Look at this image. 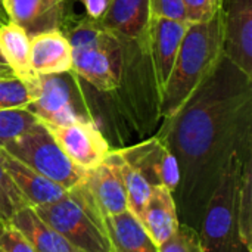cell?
Here are the masks:
<instances>
[{"instance_id":"1","label":"cell","mask_w":252,"mask_h":252,"mask_svg":"<svg viewBox=\"0 0 252 252\" xmlns=\"http://www.w3.org/2000/svg\"><path fill=\"white\" fill-rule=\"evenodd\" d=\"M157 136L177 161L179 220L198 232L227 167L252 157V77L223 55L188 102L162 120Z\"/></svg>"},{"instance_id":"2","label":"cell","mask_w":252,"mask_h":252,"mask_svg":"<svg viewBox=\"0 0 252 252\" xmlns=\"http://www.w3.org/2000/svg\"><path fill=\"white\" fill-rule=\"evenodd\" d=\"M223 46L221 10L205 22L189 24L161 93V121L174 115L210 75L224 55Z\"/></svg>"},{"instance_id":"3","label":"cell","mask_w":252,"mask_h":252,"mask_svg":"<svg viewBox=\"0 0 252 252\" xmlns=\"http://www.w3.org/2000/svg\"><path fill=\"white\" fill-rule=\"evenodd\" d=\"M59 30L71 44L72 71L96 92L112 94L123 68L120 40L87 15L63 16Z\"/></svg>"},{"instance_id":"4","label":"cell","mask_w":252,"mask_h":252,"mask_svg":"<svg viewBox=\"0 0 252 252\" xmlns=\"http://www.w3.org/2000/svg\"><path fill=\"white\" fill-rule=\"evenodd\" d=\"M34 210L77 251L111 252L105 217L84 182L69 189L62 199Z\"/></svg>"},{"instance_id":"5","label":"cell","mask_w":252,"mask_h":252,"mask_svg":"<svg viewBox=\"0 0 252 252\" xmlns=\"http://www.w3.org/2000/svg\"><path fill=\"white\" fill-rule=\"evenodd\" d=\"M31 103L27 106L37 120L49 126L71 123H94L99 117L87 97L83 80L71 69L68 72L37 75L28 84Z\"/></svg>"},{"instance_id":"6","label":"cell","mask_w":252,"mask_h":252,"mask_svg":"<svg viewBox=\"0 0 252 252\" xmlns=\"http://www.w3.org/2000/svg\"><path fill=\"white\" fill-rule=\"evenodd\" d=\"M251 159L232 162L205 205L198 230L205 252H248L238 233V190L242 170Z\"/></svg>"},{"instance_id":"7","label":"cell","mask_w":252,"mask_h":252,"mask_svg":"<svg viewBox=\"0 0 252 252\" xmlns=\"http://www.w3.org/2000/svg\"><path fill=\"white\" fill-rule=\"evenodd\" d=\"M0 149L68 190L84 182L86 171L68 159L47 127L40 121Z\"/></svg>"},{"instance_id":"8","label":"cell","mask_w":252,"mask_h":252,"mask_svg":"<svg viewBox=\"0 0 252 252\" xmlns=\"http://www.w3.org/2000/svg\"><path fill=\"white\" fill-rule=\"evenodd\" d=\"M44 126L68 159L83 171L93 170L102 164L112 151L109 140L94 123Z\"/></svg>"},{"instance_id":"9","label":"cell","mask_w":252,"mask_h":252,"mask_svg":"<svg viewBox=\"0 0 252 252\" xmlns=\"http://www.w3.org/2000/svg\"><path fill=\"white\" fill-rule=\"evenodd\" d=\"M123 159L134 167L151 186H162L174 193L180 174L177 161L168 146L157 136H151L127 148H118Z\"/></svg>"},{"instance_id":"10","label":"cell","mask_w":252,"mask_h":252,"mask_svg":"<svg viewBox=\"0 0 252 252\" xmlns=\"http://www.w3.org/2000/svg\"><path fill=\"white\" fill-rule=\"evenodd\" d=\"M224 55L252 77V0H223Z\"/></svg>"},{"instance_id":"11","label":"cell","mask_w":252,"mask_h":252,"mask_svg":"<svg viewBox=\"0 0 252 252\" xmlns=\"http://www.w3.org/2000/svg\"><path fill=\"white\" fill-rule=\"evenodd\" d=\"M84 183L103 217L128 210L127 192L114 149L102 164L86 171Z\"/></svg>"},{"instance_id":"12","label":"cell","mask_w":252,"mask_h":252,"mask_svg":"<svg viewBox=\"0 0 252 252\" xmlns=\"http://www.w3.org/2000/svg\"><path fill=\"white\" fill-rule=\"evenodd\" d=\"M190 22L173 21L165 18H151L149 49L159 94L173 69L180 43Z\"/></svg>"},{"instance_id":"13","label":"cell","mask_w":252,"mask_h":252,"mask_svg":"<svg viewBox=\"0 0 252 252\" xmlns=\"http://www.w3.org/2000/svg\"><path fill=\"white\" fill-rule=\"evenodd\" d=\"M0 164L9 174L10 180L13 182L28 207L37 208L41 205L53 204L62 199L68 192V189L27 167L25 164L9 155L4 149H0Z\"/></svg>"},{"instance_id":"14","label":"cell","mask_w":252,"mask_h":252,"mask_svg":"<svg viewBox=\"0 0 252 252\" xmlns=\"http://www.w3.org/2000/svg\"><path fill=\"white\" fill-rule=\"evenodd\" d=\"M100 25L118 40H146L149 37V0H111Z\"/></svg>"},{"instance_id":"15","label":"cell","mask_w":252,"mask_h":252,"mask_svg":"<svg viewBox=\"0 0 252 252\" xmlns=\"http://www.w3.org/2000/svg\"><path fill=\"white\" fill-rule=\"evenodd\" d=\"M30 55L35 75L61 74L72 69L71 44L59 28L31 35Z\"/></svg>"},{"instance_id":"16","label":"cell","mask_w":252,"mask_h":252,"mask_svg":"<svg viewBox=\"0 0 252 252\" xmlns=\"http://www.w3.org/2000/svg\"><path fill=\"white\" fill-rule=\"evenodd\" d=\"M7 19L21 27L30 37L61 28L63 19V3L61 0H1Z\"/></svg>"},{"instance_id":"17","label":"cell","mask_w":252,"mask_h":252,"mask_svg":"<svg viewBox=\"0 0 252 252\" xmlns=\"http://www.w3.org/2000/svg\"><path fill=\"white\" fill-rule=\"evenodd\" d=\"M139 220L158 247L167 242L180 224L173 192L162 186H152L151 196Z\"/></svg>"},{"instance_id":"18","label":"cell","mask_w":252,"mask_h":252,"mask_svg":"<svg viewBox=\"0 0 252 252\" xmlns=\"http://www.w3.org/2000/svg\"><path fill=\"white\" fill-rule=\"evenodd\" d=\"M111 252H159L158 245L143 229L140 220L128 210L105 217Z\"/></svg>"},{"instance_id":"19","label":"cell","mask_w":252,"mask_h":252,"mask_svg":"<svg viewBox=\"0 0 252 252\" xmlns=\"http://www.w3.org/2000/svg\"><path fill=\"white\" fill-rule=\"evenodd\" d=\"M9 223L24 233L34 252H80L49 226L32 207H24L19 210Z\"/></svg>"},{"instance_id":"20","label":"cell","mask_w":252,"mask_h":252,"mask_svg":"<svg viewBox=\"0 0 252 252\" xmlns=\"http://www.w3.org/2000/svg\"><path fill=\"white\" fill-rule=\"evenodd\" d=\"M0 53L12 74L27 86L37 78L31 66L30 35L10 21L0 27Z\"/></svg>"},{"instance_id":"21","label":"cell","mask_w":252,"mask_h":252,"mask_svg":"<svg viewBox=\"0 0 252 252\" xmlns=\"http://www.w3.org/2000/svg\"><path fill=\"white\" fill-rule=\"evenodd\" d=\"M114 152H115L117 162H118V167H120V171H121V176L124 180V186H126L128 211L139 219L149 196H151L152 186L134 167H131L130 164H127L123 159V157L118 154L117 149H114Z\"/></svg>"},{"instance_id":"22","label":"cell","mask_w":252,"mask_h":252,"mask_svg":"<svg viewBox=\"0 0 252 252\" xmlns=\"http://www.w3.org/2000/svg\"><path fill=\"white\" fill-rule=\"evenodd\" d=\"M238 233L242 247L251 252L252 241V159L242 170L238 190Z\"/></svg>"},{"instance_id":"23","label":"cell","mask_w":252,"mask_h":252,"mask_svg":"<svg viewBox=\"0 0 252 252\" xmlns=\"http://www.w3.org/2000/svg\"><path fill=\"white\" fill-rule=\"evenodd\" d=\"M37 117L27 108H13L0 111V148L18 139L37 123Z\"/></svg>"},{"instance_id":"24","label":"cell","mask_w":252,"mask_h":252,"mask_svg":"<svg viewBox=\"0 0 252 252\" xmlns=\"http://www.w3.org/2000/svg\"><path fill=\"white\" fill-rule=\"evenodd\" d=\"M31 103L28 86L15 75L0 77V111L27 108Z\"/></svg>"},{"instance_id":"25","label":"cell","mask_w":252,"mask_h":252,"mask_svg":"<svg viewBox=\"0 0 252 252\" xmlns=\"http://www.w3.org/2000/svg\"><path fill=\"white\" fill-rule=\"evenodd\" d=\"M24 207H28L9 174L0 164V223H7Z\"/></svg>"},{"instance_id":"26","label":"cell","mask_w":252,"mask_h":252,"mask_svg":"<svg viewBox=\"0 0 252 252\" xmlns=\"http://www.w3.org/2000/svg\"><path fill=\"white\" fill-rule=\"evenodd\" d=\"M158 248L159 252H205L199 233L185 223H180L177 232Z\"/></svg>"},{"instance_id":"27","label":"cell","mask_w":252,"mask_h":252,"mask_svg":"<svg viewBox=\"0 0 252 252\" xmlns=\"http://www.w3.org/2000/svg\"><path fill=\"white\" fill-rule=\"evenodd\" d=\"M0 252H34L32 247L12 223L0 224Z\"/></svg>"},{"instance_id":"28","label":"cell","mask_w":252,"mask_h":252,"mask_svg":"<svg viewBox=\"0 0 252 252\" xmlns=\"http://www.w3.org/2000/svg\"><path fill=\"white\" fill-rule=\"evenodd\" d=\"M186 16L190 24L205 22L221 10L223 0H183Z\"/></svg>"},{"instance_id":"29","label":"cell","mask_w":252,"mask_h":252,"mask_svg":"<svg viewBox=\"0 0 252 252\" xmlns=\"http://www.w3.org/2000/svg\"><path fill=\"white\" fill-rule=\"evenodd\" d=\"M149 10L151 18L188 21L183 0H149Z\"/></svg>"},{"instance_id":"30","label":"cell","mask_w":252,"mask_h":252,"mask_svg":"<svg viewBox=\"0 0 252 252\" xmlns=\"http://www.w3.org/2000/svg\"><path fill=\"white\" fill-rule=\"evenodd\" d=\"M81 1L84 4L86 15L93 19H97V21L105 15L108 6L111 3V0H81Z\"/></svg>"},{"instance_id":"31","label":"cell","mask_w":252,"mask_h":252,"mask_svg":"<svg viewBox=\"0 0 252 252\" xmlns=\"http://www.w3.org/2000/svg\"><path fill=\"white\" fill-rule=\"evenodd\" d=\"M6 75H13L12 71L7 66H1L0 65V77H6Z\"/></svg>"},{"instance_id":"32","label":"cell","mask_w":252,"mask_h":252,"mask_svg":"<svg viewBox=\"0 0 252 252\" xmlns=\"http://www.w3.org/2000/svg\"><path fill=\"white\" fill-rule=\"evenodd\" d=\"M7 21H9V19H7V16H6V15H4V13H3V15H1V13H0V27H1V25H3V24H6V22H7Z\"/></svg>"},{"instance_id":"33","label":"cell","mask_w":252,"mask_h":252,"mask_svg":"<svg viewBox=\"0 0 252 252\" xmlns=\"http://www.w3.org/2000/svg\"><path fill=\"white\" fill-rule=\"evenodd\" d=\"M0 65H1V66H7L6 62H4V59H3V56H1V53H0ZM7 68H9V66H7Z\"/></svg>"},{"instance_id":"34","label":"cell","mask_w":252,"mask_h":252,"mask_svg":"<svg viewBox=\"0 0 252 252\" xmlns=\"http://www.w3.org/2000/svg\"><path fill=\"white\" fill-rule=\"evenodd\" d=\"M66 1H69V0H61V3H63V4H65Z\"/></svg>"},{"instance_id":"35","label":"cell","mask_w":252,"mask_h":252,"mask_svg":"<svg viewBox=\"0 0 252 252\" xmlns=\"http://www.w3.org/2000/svg\"><path fill=\"white\" fill-rule=\"evenodd\" d=\"M0 1H1V0H0Z\"/></svg>"},{"instance_id":"36","label":"cell","mask_w":252,"mask_h":252,"mask_svg":"<svg viewBox=\"0 0 252 252\" xmlns=\"http://www.w3.org/2000/svg\"><path fill=\"white\" fill-rule=\"evenodd\" d=\"M0 3H1V1H0Z\"/></svg>"},{"instance_id":"37","label":"cell","mask_w":252,"mask_h":252,"mask_svg":"<svg viewBox=\"0 0 252 252\" xmlns=\"http://www.w3.org/2000/svg\"><path fill=\"white\" fill-rule=\"evenodd\" d=\"M0 224H1V223H0Z\"/></svg>"}]
</instances>
